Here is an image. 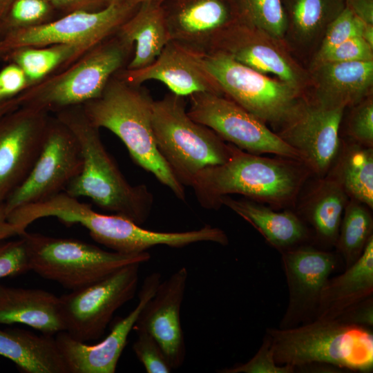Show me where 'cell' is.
<instances>
[{"label":"cell","instance_id":"obj_50","mask_svg":"<svg viewBox=\"0 0 373 373\" xmlns=\"http://www.w3.org/2000/svg\"><path fill=\"white\" fill-rule=\"evenodd\" d=\"M131 3L134 4H139L140 3L144 1H156L159 2H162L164 0H128Z\"/></svg>","mask_w":373,"mask_h":373},{"label":"cell","instance_id":"obj_33","mask_svg":"<svg viewBox=\"0 0 373 373\" xmlns=\"http://www.w3.org/2000/svg\"><path fill=\"white\" fill-rule=\"evenodd\" d=\"M238 19L284 41L287 17L282 0H231Z\"/></svg>","mask_w":373,"mask_h":373},{"label":"cell","instance_id":"obj_51","mask_svg":"<svg viewBox=\"0 0 373 373\" xmlns=\"http://www.w3.org/2000/svg\"><path fill=\"white\" fill-rule=\"evenodd\" d=\"M104 1L105 3L108 6V5L111 4V3H113L122 1V0H104Z\"/></svg>","mask_w":373,"mask_h":373},{"label":"cell","instance_id":"obj_25","mask_svg":"<svg viewBox=\"0 0 373 373\" xmlns=\"http://www.w3.org/2000/svg\"><path fill=\"white\" fill-rule=\"evenodd\" d=\"M117 34L133 47L125 69L137 70L152 64L171 41L162 2L140 3Z\"/></svg>","mask_w":373,"mask_h":373},{"label":"cell","instance_id":"obj_16","mask_svg":"<svg viewBox=\"0 0 373 373\" xmlns=\"http://www.w3.org/2000/svg\"><path fill=\"white\" fill-rule=\"evenodd\" d=\"M50 117L19 106L0 117V202L30 173L44 147Z\"/></svg>","mask_w":373,"mask_h":373},{"label":"cell","instance_id":"obj_22","mask_svg":"<svg viewBox=\"0 0 373 373\" xmlns=\"http://www.w3.org/2000/svg\"><path fill=\"white\" fill-rule=\"evenodd\" d=\"M314 101L327 108L352 107L370 96L373 61L322 62L311 66Z\"/></svg>","mask_w":373,"mask_h":373},{"label":"cell","instance_id":"obj_23","mask_svg":"<svg viewBox=\"0 0 373 373\" xmlns=\"http://www.w3.org/2000/svg\"><path fill=\"white\" fill-rule=\"evenodd\" d=\"M16 323L49 335L64 331L59 297L41 289L0 284V325Z\"/></svg>","mask_w":373,"mask_h":373},{"label":"cell","instance_id":"obj_27","mask_svg":"<svg viewBox=\"0 0 373 373\" xmlns=\"http://www.w3.org/2000/svg\"><path fill=\"white\" fill-rule=\"evenodd\" d=\"M349 199L341 186L328 175L320 178L307 195L298 215L309 226L312 240L319 248L335 247Z\"/></svg>","mask_w":373,"mask_h":373},{"label":"cell","instance_id":"obj_36","mask_svg":"<svg viewBox=\"0 0 373 373\" xmlns=\"http://www.w3.org/2000/svg\"><path fill=\"white\" fill-rule=\"evenodd\" d=\"M220 373H294V367L278 365L274 359L270 337L265 334L262 342L255 355L244 363L221 369Z\"/></svg>","mask_w":373,"mask_h":373},{"label":"cell","instance_id":"obj_49","mask_svg":"<svg viewBox=\"0 0 373 373\" xmlns=\"http://www.w3.org/2000/svg\"><path fill=\"white\" fill-rule=\"evenodd\" d=\"M13 0H0V18L5 14Z\"/></svg>","mask_w":373,"mask_h":373},{"label":"cell","instance_id":"obj_20","mask_svg":"<svg viewBox=\"0 0 373 373\" xmlns=\"http://www.w3.org/2000/svg\"><path fill=\"white\" fill-rule=\"evenodd\" d=\"M188 277L187 269L182 267L161 281L133 327L134 331L144 330L156 340L173 370L180 367L186 356L180 309Z\"/></svg>","mask_w":373,"mask_h":373},{"label":"cell","instance_id":"obj_32","mask_svg":"<svg viewBox=\"0 0 373 373\" xmlns=\"http://www.w3.org/2000/svg\"><path fill=\"white\" fill-rule=\"evenodd\" d=\"M372 237L373 219L370 209L357 200L349 199L335 245L344 269L358 259Z\"/></svg>","mask_w":373,"mask_h":373},{"label":"cell","instance_id":"obj_6","mask_svg":"<svg viewBox=\"0 0 373 373\" xmlns=\"http://www.w3.org/2000/svg\"><path fill=\"white\" fill-rule=\"evenodd\" d=\"M151 123L157 150L184 186H191L202 170L224 163L231 154V143L189 117L184 97L170 92L154 100Z\"/></svg>","mask_w":373,"mask_h":373},{"label":"cell","instance_id":"obj_43","mask_svg":"<svg viewBox=\"0 0 373 373\" xmlns=\"http://www.w3.org/2000/svg\"><path fill=\"white\" fill-rule=\"evenodd\" d=\"M59 16L77 12H95L107 5L104 0H47Z\"/></svg>","mask_w":373,"mask_h":373},{"label":"cell","instance_id":"obj_3","mask_svg":"<svg viewBox=\"0 0 373 373\" xmlns=\"http://www.w3.org/2000/svg\"><path fill=\"white\" fill-rule=\"evenodd\" d=\"M153 102L145 88L128 83L115 74L99 97L82 106L95 126L116 135L137 165L151 173L178 199L184 200V186L161 155L154 140Z\"/></svg>","mask_w":373,"mask_h":373},{"label":"cell","instance_id":"obj_13","mask_svg":"<svg viewBox=\"0 0 373 373\" xmlns=\"http://www.w3.org/2000/svg\"><path fill=\"white\" fill-rule=\"evenodd\" d=\"M139 4L122 0L95 12H77L44 24L12 32L0 41V61L26 46L83 44L91 47L116 34Z\"/></svg>","mask_w":373,"mask_h":373},{"label":"cell","instance_id":"obj_5","mask_svg":"<svg viewBox=\"0 0 373 373\" xmlns=\"http://www.w3.org/2000/svg\"><path fill=\"white\" fill-rule=\"evenodd\" d=\"M133 52V47L116 33L21 93L19 106L50 114L96 99L111 78L126 67Z\"/></svg>","mask_w":373,"mask_h":373},{"label":"cell","instance_id":"obj_47","mask_svg":"<svg viewBox=\"0 0 373 373\" xmlns=\"http://www.w3.org/2000/svg\"><path fill=\"white\" fill-rule=\"evenodd\" d=\"M19 102L17 97L0 104V117L6 113L19 108Z\"/></svg>","mask_w":373,"mask_h":373},{"label":"cell","instance_id":"obj_30","mask_svg":"<svg viewBox=\"0 0 373 373\" xmlns=\"http://www.w3.org/2000/svg\"><path fill=\"white\" fill-rule=\"evenodd\" d=\"M329 175L350 199L373 209V149L354 142L341 145Z\"/></svg>","mask_w":373,"mask_h":373},{"label":"cell","instance_id":"obj_42","mask_svg":"<svg viewBox=\"0 0 373 373\" xmlns=\"http://www.w3.org/2000/svg\"><path fill=\"white\" fill-rule=\"evenodd\" d=\"M336 319L347 324L372 329L373 296L352 305Z\"/></svg>","mask_w":373,"mask_h":373},{"label":"cell","instance_id":"obj_38","mask_svg":"<svg viewBox=\"0 0 373 373\" xmlns=\"http://www.w3.org/2000/svg\"><path fill=\"white\" fill-rule=\"evenodd\" d=\"M347 132L352 142L373 147V99L369 96L352 106Z\"/></svg>","mask_w":373,"mask_h":373},{"label":"cell","instance_id":"obj_19","mask_svg":"<svg viewBox=\"0 0 373 373\" xmlns=\"http://www.w3.org/2000/svg\"><path fill=\"white\" fill-rule=\"evenodd\" d=\"M162 6L171 40L199 52L210 51L238 20L231 0H164Z\"/></svg>","mask_w":373,"mask_h":373},{"label":"cell","instance_id":"obj_12","mask_svg":"<svg viewBox=\"0 0 373 373\" xmlns=\"http://www.w3.org/2000/svg\"><path fill=\"white\" fill-rule=\"evenodd\" d=\"M83 157L69 128L50 117L42 151L30 173L4 201L7 213L64 192L81 173Z\"/></svg>","mask_w":373,"mask_h":373},{"label":"cell","instance_id":"obj_31","mask_svg":"<svg viewBox=\"0 0 373 373\" xmlns=\"http://www.w3.org/2000/svg\"><path fill=\"white\" fill-rule=\"evenodd\" d=\"M91 48L83 44L26 46L10 52L3 61L18 65L32 86L66 68Z\"/></svg>","mask_w":373,"mask_h":373},{"label":"cell","instance_id":"obj_14","mask_svg":"<svg viewBox=\"0 0 373 373\" xmlns=\"http://www.w3.org/2000/svg\"><path fill=\"white\" fill-rule=\"evenodd\" d=\"M280 254L289 296L278 327L286 329L316 318L322 291L343 262L336 252L310 243Z\"/></svg>","mask_w":373,"mask_h":373},{"label":"cell","instance_id":"obj_21","mask_svg":"<svg viewBox=\"0 0 373 373\" xmlns=\"http://www.w3.org/2000/svg\"><path fill=\"white\" fill-rule=\"evenodd\" d=\"M116 75L135 85L149 80L159 81L171 93L182 97L202 92L223 95L216 81L201 64L198 52L172 40L150 65L137 70L124 68Z\"/></svg>","mask_w":373,"mask_h":373},{"label":"cell","instance_id":"obj_48","mask_svg":"<svg viewBox=\"0 0 373 373\" xmlns=\"http://www.w3.org/2000/svg\"><path fill=\"white\" fill-rule=\"evenodd\" d=\"M361 37L372 48H373V24L365 23Z\"/></svg>","mask_w":373,"mask_h":373},{"label":"cell","instance_id":"obj_17","mask_svg":"<svg viewBox=\"0 0 373 373\" xmlns=\"http://www.w3.org/2000/svg\"><path fill=\"white\" fill-rule=\"evenodd\" d=\"M162 276L153 272L144 279L136 307L125 317L119 318L110 333L99 343L88 344L62 331L56 341L68 373H114L128 336L146 303L153 296Z\"/></svg>","mask_w":373,"mask_h":373},{"label":"cell","instance_id":"obj_34","mask_svg":"<svg viewBox=\"0 0 373 373\" xmlns=\"http://www.w3.org/2000/svg\"><path fill=\"white\" fill-rule=\"evenodd\" d=\"M59 17L47 0H13L0 18V41L12 32L44 24Z\"/></svg>","mask_w":373,"mask_h":373},{"label":"cell","instance_id":"obj_29","mask_svg":"<svg viewBox=\"0 0 373 373\" xmlns=\"http://www.w3.org/2000/svg\"><path fill=\"white\" fill-rule=\"evenodd\" d=\"M287 17L284 41L300 49L320 44L332 21L346 7L345 0H282Z\"/></svg>","mask_w":373,"mask_h":373},{"label":"cell","instance_id":"obj_44","mask_svg":"<svg viewBox=\"0 0 373 373\" xmlns=\"http://www.w3.org/2000/svg\"><path fill=\"white\" fill-rule=\"evenodd\" d=\"M345 4L363 22L373 24V0H345Z\"/></svg>","mask_w":373,"mask_h":373},{"label":"cell","instance_id":"obj_2","mask_svg":"<svg viewBox=\"0 0 373 373\" xmlns=\"http://www.w3.org/2000/svg\"><path fill=\"white\" fill-rule=\"evenodd\" d=\"M55 116L76 137L83 157L79 175L65 192L86 197L98 207L142 225L151 213L153 196L144 184L132 185L106 149L99 134L85 115L82 106L61 110Z\"/></svg>","mask_w":373,"mask_h":373},{"label":"cell","instance_id":"obj_24","mask_svg":"<svg viewBox=\"0 0 373 373\" xmlns=\"http://www.w3.org/2000/svg\"><path fill=\"white\" fill-rule=\"evenodd\" d=\"M219 204L220 207L227 206L249 223L280 253L312 240L307 225L292 211L278 212L248 198L236 200L229 195L222 197Z\"/></svg>","mask_w":373,"mask_h":373},{"label":"cell","instance_id":"obj_8","mask_svg":"<svg viewBox=\"0 0 373 373\" xmlns=\"http://www.w3.org/2000/svg\"><path fill=\"white\" fill-rule=\"evenodd\" d=\"M54 213L64 224H79L88 229L95 242L123 254L142 253L157 245L182 248L200 242L224 246L229 243L226 233L218 227L206 225L199 229L181 232L151 231L123 216L96 212L90 204L68 194L57 200Z\"/></svg>","mask_w":373,"mask_h":373},{"label":"cell","instance_id":"obj_46","mask_svg":"<svg viewBox=\"0 0 373 373\" xmlns=\"http://www.w3.org/2000/svg\"><path fill=\"white\" fill-rule=\"evenodd\" d=\"M295 372H326V373H340L347 372L346 370L334 365L324 363H312L305 365L296 367Z\"/></svg>","mask_w":373,"mask_h":373},{"label":"cell","instance_id":"obj_37","mask_svg":"<svg viewBox=\"0 0 373 373\" xmlns=\"http://www.w3.org/2000/svg\"><path fill=\"white\" fill-rule=\"evenodd\" d=\"M137 338L133 350L147 373H169L171 367L163 350L156 340L144 330L135 331Z\"/></svg>","mask_w":373,"mask_h":373},{"label":"cell","instance_id":"obj_4","mask_svg":"<svg viewBox=\"0 0 373 373\" xmlns=\"http://www.w3.org/2000/svg\"><path fill=\"white\" fill-rule=\"evenodd\" d=\"M274 359L295 367L324 363L347 372L370 373L373 370L372 328L337 319L315 318L293 327H267Z\"/></svg>","mask_w":373,"mask_h":373},{"label":"cell","instance_id":"obj_28","mask_svg":"<svg viewBox=\"0 0 373 373\" xmlns=\"http://www.w3.org/2000/svg\"><path fill=\"white\" fill-rule=\"evenodd\" d=\"M0 356L23 373H68L54 335L0 329Z\"/></svg>","mask_w":373,"mask_h":373},{"label":"cell","instance_id":"obj_40","mask_svg":"<svg viewBox=\"0 0 373 373\" xmlns=\"http://www.w3.org/2000/svg\"><path fill=\"white\" fill-rule=\"evenodd\" d=\"M373 61V48L361 36L353 37L312 60L311 66L322 62Z\"/></svg>","mask_w":373,"mask_h":373},{"label":"cell","instance_id":"obj_15","mask_svg":"<svg viewBox=\"0 0 373 373\" xmlns=\"http://www.w3.org/2000/svg\"><path fill=\"white\" fill-rule=\"evenodd\" d=\"M344 108H327L304 99L276 133L298 152L311 173L325 177L340 151Z\"/></svg>","mask_w":373,"mask_h":373},{"label":"cell","instance_id":"obj_41","mask_svg":"<svg viewBox=\"0 0 373 373\" xmlns=\"http://www.w3.org/2000/svg\"><path fill=\"white\" fill-rule=\"evenodd\" d=\"M30 86L23 70L13 62L0 70V104L17 97Z\"/></svg>","mask_w":373,"mask_h":373},{"label":"cell","instance_id":"obj_45","mask_svg":"<svg viewBox=\"0 0 373 373\" xmlns=\"http://www.w3.org/2000/svg\"><path fill=\"white\" fill-rule=\"evenodd\" d=\"M20 236L18 229L8 220V213L4 201L0 202V242L10 237Z\"/></svg>","mask_w":373,"mask_h":373},{"label":"cell","instance_id":"obj_35","mask_svg":"<svg viewBox=\"0 0 373 373\" xmlns=\"http://www.w3.org/2000/svg\"><path fill=\"white\" fill-rule=\"evenodd\" d=\"M364 24L346 6L327 28L313 59L350 38L361 36Z\"/></svg>","mask_w":373,"mask_h":373},{"label":"cell","instance_id":"obj_11","mask_svg":"<svg viewBox=\"0 0 373 373\" xmlns=\"http://www.w3.org/2000/svg\"><path fill=\"white\" fill-rule=\"evenodd\" d=\"M189 98V117L213 130L224 141L250 153H272L302 162L297 151L229 97L202 92Z\"/></svg>","mask_w":373,"mask_h":373},{"label":"cell","instance_id":"obj_9","mask_svg":"<svg viewBox=\"0 0 373 373\" xmlns=\"http://www.w3.org/2000/svg\"><path fill=\"white\" fill-rule=\"evenodd\" d=\"M198 53L201 64L216 81L223 95L265 123L280 126L305 99L303 90L270 78L222 52Z\"/></svg>","mask_w":373,"mask_h":373},{"label":"cell","instance_id":"obj_10","mask_svg":"<svg viewBox=\"0 0 373 373\" xmlns=\"http://www.w3.org/2000/svg\"><path fill=\"white\" fill-rule=\"evenodd\" d=\"M140 265H127L97 282L60 296L64 331L82 342L99 338L115 312L135 296Z\"/></svg>","mask_w":373,"mask_h":373},{"label":"cell","instance_id":"obj_39","mask_svg":"<svg viewBox=\"0 0 373 373\" xmlns=\"http://www.w3.org/2000/svg\"><path fill=\"white\" fill-rule=\"evenodd\" d=\"M19 237L18 240L0 242V279L30 271L26 242Z\"/></svg>","mask_w":373,"mask_h":373},{"label":"cell","instance_id":"obj_1","mask_svg":"<svg viewBox=\"0 0 373 373\" xmlns=\"http://www.w3.org/2000/svg\"><path fill=\"white\" fill-rule=\"evenodd\" d=\"M309 174L298 160L262 157L232 144L227 161L202 170L191 186L200 204L208 209L220 208V199L229 194H240L281 209L294 205Z\"/></svg>","mask_w":373,"mask_h":373},{"label":"cell","instance_id":"obj_7","mask_svg":"<svg viewBox=\"0 0 373 373\" xmlns=\"http://www.w3.org/2000/svg\"><path fill=\"white\" fill-rule=\"evenodd\" d=\"M30 271L70 291L81 289L130 264L148 262V251L123 254L107 251L73 238L26 231Z\"/></svg>","mask_w":373,"mask_h":373},{"label":"cell","instance_id":"obj_18","mask_svg":"<svg viewBox=\"0 0 373 373\" xmlns=\"http://www.w3.org/2000/svg\"><path fill=\"white\" fill-rule=\"evenodd\" d=\"M234 60L301 90L308 82V75L287 52L284 42L238 20L219 37L213 48Z\"/></svg>","mask_w":373,"mask_h":373},{"label":"cell","instance_id":"obj_26","mask_svg":"<svg viewBox=\"0 0 373 373\" xmlns=\"http://www.w3.org/2000/svg\"><path fill=\"white\" fill-rule=\"evenodd\" d=\"M373 296V237L358 259L324 287L316 318L336 319L352 305Z\"/></svg>","mask_w":373,"mask_h":373}]
</instances>
